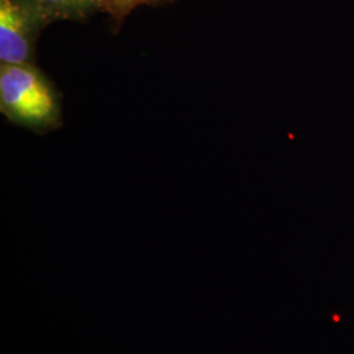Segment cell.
<instances>
[{
  "instance_id": "3",
  "label": "cell",
  "mask_w": 354,
  "mask_h": 354,
  "mask_svg": "<svg viewBox=\"0 0 354 354\" xmlns=\"http://www.w3.org/2000/svg\"><path fill=\"white\" fill-rule=\"evenodd\" d=\"M46 26L55 21H83L97 12H105L108 0H30Z\"/></svg>"
},
{
  "instance_id": "1",
  "label": "cell",
  "mask_w": 354,
  "mask_h": 354,
  "mask_svg": "<svg viewBox=\"0 0 354 354\" xmlns=\"http://www.w3.org/2000/svg\"><path fill=\"white\" fill-rule=\"evenodd\" d=\"M0 112L37 134L62 127V97L36 64H0Z\"/></svg>"
},
{
  "instance_id": "4",
  "label": "cell",
  "mask_w": 354,
  "mask_h": 354,
  "mask_svg": "<svg viewBox=\"0 0 354 354\" xmlns=\"http://www.w3.org/2000/svg\"><path fill=\"white\" fill-rule=\"evenodd\" d=\"M172 0H108L105 13L111 16L114 26L118 29L122 26L127 16L140 6H158Z\"/></svg>"
},
{
  "instance_id": "2",
  "label": "cell",
  "mask_w": 354,
  "mask_h": 354,
  "mask_svg": "<svg viewBox=\"0 0 354 354\" xmlns=\"http://www.w3.org/2000/svg\"><path fill=\"white\" fill-rule=\"evenodd\" d=\"M45 21L30 0H0V62L36 64V46Z\"/></svg>"
}]
</instances>
